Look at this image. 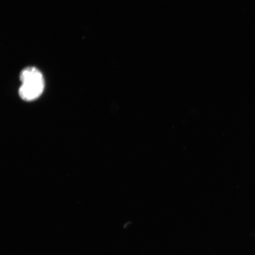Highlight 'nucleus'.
Instances as JSON below:
<instances>
[{
    "label": "nucleus",
    "instance_id": "nucleus-1",
    "mask_svg": "<svg viewBox=\"0 0 255 255\" xmlns=\"http://www.w3.org/2000/svg\"><path fill=\"white\" fill-rule=\"evenodd\" d=\"M20 78L21 85L18 94L21 100L31 102L42 95L45 82L39 69L34 67H28L21 71Z\"/></svg>",
    "mask_w": 255,
    "mask_h": 255
}]
</instances>
